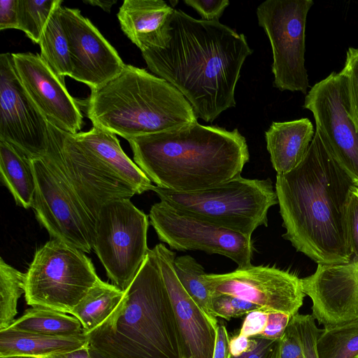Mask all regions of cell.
Masks as SVG:
<instances>
[{
    "mask_svg": "<svg viewBox=\"0 0 358 358\" xmlns=\"http://www.w3.org/2000/svg\"><path fill=\"white\" fill-rule=\"evenodd\" d=\"M0 140L31 159L46 153L49 141L48 121L23 87L9 52L0 55Z\"/></svg>",
    "mask_w": 358,
    "mask_h": 358,
    "instance_id": "15",
    "label": "cell"
},
{
    "mask_svg": "<svg viewBox=\"0 0 358 358\" xmlns=\"http://www.w3.org/2000/svg\"><path fill=\"white\" fill-rule=\"evenodd\" d=\"M127 141L134 162L151 182L176 192L206 189L240 176L250 159L237 129L198 122Z\"/></svg>",
    "mask_w": 358,
    "mask_h": 358,
    "instance_id": "3",
    "label": "cell"
},
{
    "mask_svg": "<svg viewBox=\"0 0 358 358\" xmlns=\"http://www.w3.org/2000/svg\"><path fill=\"white\" fill-rule=\"evenodd\" d=\"M341 72L347 80L351 113L358 127V48H349L344 67Z\"/></svg>",
    "mask_w": 358,
    "mask_h": 358,
    "instance_id": "33",
    "label": "cell"
},
{
    "mask_svg": "<svg viewBox=\"0 0 358 358\" xmlns=\"http://www.w3.org/2000/svg\"><path fill=\"white\" fill-rule=\"evenodd\" d=\"M173 11L163 0H124L117 16L122 31L142 52L167 45Z\"/></svg>",
    "mask_w": 358,
    "mask_h": 358,
    "instance_id": "20",
    "label": "cell"
},
{
    "mask_svg": "<svg viewBox=\"0 0 358 358\" xmlns=\"http://www.w3.org/2000/svg\"><path fill=\"white\" fill-rule=\"evenodd\" d=\"M184 3L194 9L201 20L206 21H219L229 5L228 0H185Z\"/></svg>",
    "mask_w": 358,
    "mask_h": 358,
    "instance_id": "35",
    "label": "cell"
},
{
    "mask_svg": "<svg viewBox=\"0 0 358 358\" xmlns=\"http://www.w3.org/2000/svg\"><path fill=\"white\" fill-rule=\"evenodd\" d=\"M317 352L318 358H355L358 355V324L321 329Z\"/></svg>",
    "mask_w": 358,
    "mask_h": 358,
    "instance_id": "29",
    "label": "cell"
},
{
    "mask_svg": "<svg viewBox=\"0 0 358 358\" xmlns=\"http://www.w3.org/2000/svg\"><path fill=\"white\" fill-rule=\"evenodd\" d=\"M256 338V343L249 351L234 357L229 353L228 358H278L280 341Z\"/></svg>",
    "mask_w": 358,
    "mask_h": 358,
    "instance_id": "39",
    "label": "cell"
},
{
    "mask_svg": "<svg viewBox=\"0 0 358 358\" xmlns=\"http://www.w3.org/2000/svg\"><path fill=\"white\" fill-rule=\"evenodd\" d=\"M88 345L85 334L77 336H49L22 332L11 329L0 331V358L43 357L76 350Z\"/></svg>",
    "mask_w": 358,
    "mask_h": 358,
    "instance_id": "22",
    "label": "cell"
},
{
    "mask_svg": "<svg viewBox=\"0 0 358 358\" xmlns=\"http://www.w3.org/2000/svg\"><path fill=\"white\" fill-rule=\"evenodd\" d=\"M148 217L129 199L105 203L97 215L93 249L108 278L122 291L131 283L150 249Z\"/></svg>",
    "mask_w": 358,
    "mask_h": 358,
    "instance_id": "9",
    "label": "cell"
},
{
    "mask_svg": "<svg viewBox=\"0 0 358 358\" xmlns=\"http://www.w3.org/2000/svg\"><path fill=\"white\" fill-rule=\"evenodd\" d=\"M211 303L216 317H220L227 320L233 317L243 316L253 310L262 309L255 303L229 294L212 296Z\"/></svg>",
    "mask_w": 358,
    "mask_h": 358,
    "instance_id": "32",
    "label": "cell"
},
{
    "mask_svg": "<svg viewBox=\"0 0 358 358\" xmlns=\"http://www.w3.org/2000/svg\"><path fill=\"white\" fill-rule=\"evenodd\" d=\"M315 132L310 120L273 122L265 132L266 149L277 174L287 173L303 160Z\"/></svg>",
    "mask_w": 358,
    "mask_h": 358,
    "instance_id": "21",
    "label": "cell"
},
{
    "mask_svg": "<svg viewBox=\"0 0 358 358\" xmlns=\"http://www.w3.org/2000/svg\"><path fill=\"white\" fill-rule=\"evenodd\" d=\"M252 52L243 34L174 9L167 45L142 56L153 73L182 94L197 117L212 122L236 106L241 70Z\"/></svg>",
    "mask_w": 358,
    "mask_h": 358,
    "instance_id": "1",
    "label": "cell"
},
{
    "mask_svg": "<svg viewBox=\"0 0 358 358\" xmlns=\"http://www.w3.org/2000/svg\"><path fill=\"white\" fill-rule=\"evenodd\" d=\"M1 181L11 193L17 206L32 208L36 177L32 159L12 144L0 140Z\"/></svg>",
    "mask_w": 358,
    "mask_h": 358,
    "instance_id": "23",
    "label": "cell"
},
{
    "mask_svg": "<svg viewBox=\"0 0 358 358\" xmlns=\"http://www.w3.org/2000/svg\"><path fill=\"white\" fill-rule=\"evenodd\" d=\"M292 317L290 315L282 312L268 311L266 327L257 338L280 341Z\"/></svg>",
    "mask_w": 358,
    "mask_h": 358,
    "instance_id": "36",
    "label": "cell"
},
{
    "mask_svg": "<svg viewBox=\"0 0 358 358\" xmlns=\"http://www.w3.org/2000/svg\"><path fill=\"white\" fill-rule=\"evenodd\" d=\"M12 56L23 87L48 121L70 134L78 133L83 117L64 80L52 72L38 54L20 52Z\"/></svg>",
    "mask_w": 358,
    "mask_h": 358,
    "instance_id": "18",
    "label": "cell"
},
{
    "mask_svg": "<svg viewBox=\"0 0 358 358\" xmlns=\"http://www.w3.org/2000/svg\"><path fill=\"white\" fill-rule=\"evenodd\" d=\"M18 0L0 1V29L18 28Z\"/></svg>",
    "mask_w": 358,
    "mask_h": 358,
    "instance_id": "40",
    "label": "cell"
},
{
    "mask_svg": "<svg viewBox=\"0 0 358 358\" xmlns=\"http://www.w3.org/2000/svg\"><path fill=\"white\" fill-rule=\"evenodd\" d=\"M204 282L212 296L229 294L262 309L293 316L303 305L301 278L275 267L250 265L224 274H207Z\"/></svg>",
    "mask_w": 358,
    "mask_h": 358,
    "instance_id": "14",
    "label": "cell"
},
{
    "mask_svg": "<svg viewBox=\"0 0 358 358\" xmlns=\"http://www.w3.org/2000/svg\"><path fill=\"white\" fill-rule=\"evenodd\" d=\"M48 131L46 153L96 221L105 203L152 190L155 185L125 154L115 134L93 126L72 134L49 121Z\"/></svg>",
    "mask_w": 358,
    "mask_h": 358,
    "instance_id": "5",
    "label": "cell"
},
{
    "mask_svg": "<svg viewBox=\"0 0 358 358\" xmlns=\"http://www.w3.org/2000/svg\"><path fill=\"white\" fill-rule=\"evenodd\" d=\"M312 301V315L324 328L358 324V258L340 264H317L301 278Z\"/></svg>",
    "mask_w": 358,
    "mask_h": 358,
    "instance_id": "17",
    "label": "cell"
},
{
    "mask_svg": "<svg viewBox=\"0 0 358 358\" xmlns=\"http://www.w3.org/2000/svg\"><path fill=\"white\" fill-rule=\"evenodd\" d=\"M154 250L173 310L180 336L182 356L213 358L216 329L180 282L173 268L176 254L164 244Z\"/></svg>",
    "mask_w": 358,
    "mask_h": 358,
    "instance_id": "19",
    "label": "cell"
},
{
    "mask_svg": "<svg viewBox=\"0 0 358 358\" xmlns=\"http://www.w3.org/2000/svg\"><path fill=\"white\" fill-rule=\"evenodd\" d=\"M99 280L84 252L51 238L36 251L25 273V301L70 314Z\"/></svg>",
    "mask_w": 358,
    "mask_h": 358,
    "instance_id": "8",
    "label": "cell"
},
{
    "mask_svg": "<svg viewBox=\"0 0 358 358\" xmlns=\"http://www.w3.org/2000/svg\"><path fill=\"white\" fill-rule=\"evenodd\" d=\"M4 358H40V357H38L16 356V357H4Z\"/></svg>",
    "mask_w": 358,
    "mask_h": 358,
    "instance_id": "46",
    "label": "cell"
},
{
    "mask_svg": "<svg viewBox=\"0 0 358 358\" xmlns=\"http://www.w3.org/2000/svg\"><path fill=\"white\" fill-rule=\"evenodd\" d=\"M152 191L172 208L248 236L267 226L268 209L278 203L269 178L240 176L193 192H176L156 185Z\"/></svg>",
    "mask_w": 358,
    "mask_h": 358,
    "instance_id": "7",
    "label": "cell"
},
{
    "mask_svg": "<svg viewBox=\"0 0 358 358\" xmlns=\"http://www.w3.org/2000/svg\"><path fill=\"white\" fill-rule=\"evenodd\" d=\"M109 358H181L182 343L156 255L150 249L115 310L86 334Z\"/></svg>",
    "mask_w": 358,
    "mask_h": 358,
    "instance_id": "4",
    "label": "cell"
},
{
    "mask_svg": "<svg viewBox=\"0 0 358 358\" xmlns=\"http://www.w3.org/2000/svg\"><path fill=\"white\" fill-rule=\"evenodd\" d=\"M355 358H358V355Z\"/></svg>",
    "mask_w": 358,
    "mask_h": 358,
    "instance_id": "48",
    "label": "cell"
},
{
    "mask_svg": "<svg viewBox=\"0 0 358 358\" xmlns=\"http://www.w3.org/2000/svg\"><path fill=\"white\" fill-rule=\"evenodd\" d=\"M345 220L352 258H358V187L354 185L348 193Z\"/></svg>",
    "mask_w": 358,
    "mask_h": 358,
    "instance_id": "34",
    "label": "cell"
},
{
    "mask_svg": "<svg viewBox=\"0 0 358 358\" xmlns=\"http://www.w3.org/2000/svg\"><path fill=\"white\" fill-rule=\"evenodd\" d=\"M90 352L92 358H109L100 352L90 347Z\"/></svg>",
    "mask_w": 358,
    "mask_h": 358,
    "instance_id": "45",
    "label": "cell"
},
{
    "mask_svg": "<svg viewBox=\"0 0 358 358\" xmlns=\"http://www.w3.org/2000/svg\"><path fill=\"white\" fill-rule=\"evenodd\" d=\"M85 106L94 127L126 140L178 129L197 122L198 118L173 85L129 64L107 84L91 91Z\"/></svg>",
    "mask_w": 358,
    "mask_h": 358,
    "instance_id": "6",
    "label": "cell"
},
{
    "mask_svg": "<svg viewBox=\"0 0 358 358\" xmlns=\"http://www.w3.org/2000/svg\"><path fill=\"white\" fill-rule=\"evenodd\" d=\"M303 107L314 116L316 131L358 187V127L350 109L347 80L332 72L306 94Z\"/></svg>",
    "mask_w": 358,
    "mask_h": 358,
    "instance_id": "12",
    "label": "cell"
},
{
    "mask_svg": "<svg viewBox=\"0 0 358 358\" xmlns=\"http://www.w3.org/2000/svg\"><path fill=\"white\" fill-rule=\"evenodd\" d=\"M149 218L158 238L172 249L223 255L233 260L238 268L252 265L251 236L179 212L161 201L152 206Z\"/></svg>",
    "mask_w": 358,
    "mask_h": 358,
    "instance_id": "13",
    "label": "cell"
},
{
    "mask_svg": "<svg viewBox=\"0 0 358 358\" xmlns=\"http://www.w3.org/2000/svg\"><path fill=\"white\" fill-rule=\"evenodd\" d=\"M279 357V356H278Z\"/></svg>",
    "mask_w": 358,
    "mask_h": 358,
    "instance_id": "49",
    "label": "cell"
},
{
    "mask_svg": "<svg viewBox=\"0 0 358 358\" xmlns=\"http://www.w3.org/2000/svg\"><path fill=\"white\" fill-rule=\"evenodd\" d=\"M311 0H266L257 8L259 25L271 43L273 85L280 91L307 94L305 30Z\"/></svg>",
    "mask_w": 358,
    "mask_h": 358,
    "instance_id": "11",
    "label": "cell"
},
{
    "mask_svg": "<svg viewBox=\"0 0 358 358\" xmlns=\"http://www.w3.org/2000/svg\"><path fill=\"white\" fill-rule=\"evenodd\" d=\"M25 292V273L0 259V331L9 328L17 313V302Z\"/></svg>",
    "mask_w": 358,
    "mask_h": 358,
    "instance_id": "28",
    "label": "cell"
},
{
    "mask_svg": "<svg viewBox=\"0 0 358 358\" xmlns=\"http://www.w3.org/2000/svg\"><path fill=\"white\" fill-rule=\"evenodd\" d=\"M40 358H92L89 345L76 350L41 357Z\"/></svg>",
    "mask_w": 358,
    "mask_h": 358,
    "instance_id": "43",
    "label": "cell"
},
{
    "mask_svg": "<svg viewBox=\"0 0 358 358\" xmlns=\"http://www.w3.org/2000/svg\"><path fill=\"white\" fill-rule=\"evenodd\" d=\"M9 329L49 336H77L83 333L80 322L73 315L45 307H32L13 322Z\"/></svg>",
    "mask_w": 358,
    "mask_h": 358,
    "instance_id": "25",
    "label": "cell"
},
{
    "mask_svg": "<svg viewBox=\"0 0 358 358\" xmlns=\"http://www.w3.org/2000/svg\"><path fill=\"white\" fill-rule=\"evenodd\" d=\"M353 183L315 131L301 163L277 174L275 190L282 237L317 264L348 262L345 207Z\"/></svg>",
    "mask_w": 358,
    "mask_h": 358,
    "instance_id": "2",
    "label": "cell"
},
{
    "mask_svg": "<svg viewBox=\"0 0 358 358\" xmlns=\"http://www.w3.org/2000/svg\"><path fill=\"white\" fill-rule=\"evenodd\" d=\"M268 312L260 309L247 314L238 334L248 338L258 337L266 327Z\"/></svg>",
    "mask_w": 358,
    "mask_h": 358,
    "instance_id": "38",
    "label": "cell"
},
{
    "mask_svg": "<svg viewBox=\"0 0 358 358\" xmlns=\"http://www.w3.org/2000/svg\"><path fill=\"white\" fill-rule=\"evenodd\" d=\"M256 343V338L238 334L229 339V355L237 357L250 350Z\"/></svg>",
    "mask_w": 358,
    "mask_h": 358,
    "instance_id": "42",
    "label": "cell"
},
{
    "mask_svg": "<svg viewBox=\"0 0 358 358\" xmlns=\"http://www.w3.org/2000/svg\"><path fill=\"white\" fill-rule=\"evenodd\" d=\"M117 2L116 0L99 1V0H85L83 3L90 4L93 6H99L104 11L110 13L113 4Z\"/></svg>",
    "mask_w": 358,
    "mask_h": 358,
    "instance_id": "44",
    "label": "cell"
},
{
    "mask_svg": "<svg viewBox=\"0 0 358 358\" xmlns=\"http://www.w3.org/2000/svg\"><path fill=\"white\" fill-rule=\"evenodd\" d=\"M62 4L52 13L41 37V57L62 80L71 76V63L68 38L61 19Z\"/></svg>",
    "mask_w": 358,
    "mask_h": 358,
    "instance_id": "26",
    "label": "cell"
},
{
    "mask_svg": "<svg viewBox=\"0 0 358 358\" xmlns=\"http://www.w3.org/2000/svg\"><path fill=\"white\" fill-rule=\"evenodd\" d=\"M32 164L36 182L32 208L38 222L51 238L90 253L96 220L49 155L33 159Z\"/></svg>",
    "mask_w": 358,
    "mask_h": 358,
    "instance_id": "10",
    "label": "cell"
},
{
    "mask_svg": "<svg viewBox=\"0 0 358 358\" xmlns=\"http://www.w3.org/2000/svg\"><path fill=\"white\" fill-rule=\"evenodd\" d=\"M61 19L69 41L71 78L94 91L120 73L125 64L117 50L80 10L62 6Z\"/></svg>",
    "mask_w": 358,
    "mask_h": 358,
    "instance_id": "16",
    "label": "cell"
},
{
    "mask_svg": "<svg viewBox=\"0 0 358 358\" xmlns=\"http://www.w3.org/2000/svg\"><path fill=\"white\" fill-rule=\"evenodd\" d=\"M175 273L182 286L217 328V320L211 303V296L204 282L203 267L189 255L180 256L173 262Z\"/></svg>",
    "mask_w": 358,
    "mask_h": 358,
    "instance_id": "27",
    "label": "cell"
},
{
    "mask_svg": "<svg viewBox=\"0 0 358 358\" xmlns=\"http://www.w3.org/2000/svg\"><path fill=\"white\" fill-rule=\"evenodd\" d=\"M61 0H18V28L34 43H39L44 29Z\"/></svg>",
    "mask_w": 358,
    "mask_h": 358,
    "instance_id": "30",
    "label": "cell"
},
{
    "mask_svg": "<svg viewBox=\"0 0 358 358\" xmlns=\"http://www.w3.org/2000/svg\"><path fill=\"white\" fill-rule=\"evenodd\" d=\"M229 345V338L226 327L223 324H218L216 329V340L213 358H228Z\"/></svg>",
    "mask_w": 358,
    "mask_h": 358,
    "instance_id": "41",
    "label": "cell"
},
{
    "mask_svg": "<svg viewBox=\"0 0 358 358\" xmlns=\"http://www.w3.org/2000/svg\"><path fill=\"white\" fill-rule=\"evenodd\" d=\"M278 358H305L296 330L292 320L280 340Z\"/></svg>",
    "mask_w": 358,
    "mask_h": 358,
    "instance_id": "37",
    "label": "cell"
},
{
    "mask_svg": "<svg viewBox=\"0 0 358 358\" xmlns=\"http://www.w3.org/2000/svg\"><path fill=\"white\" fill-rule=\"evenodd\" d=\"M124 291L101 279L71 310L86 335L106 321L122 301Z\"/></svg>",
    "mask_w": 358,
    "mask_h": 358,
    "instance_id": "24",
    "label": "cell"
},
{
    "mask_svg": "<svg viewBox=\"0 0 358 358\" xmlns=\"http://www.w3.org/2000/svg\"><path fill=\"white\" fill-rule=\"evenodd\" d=\"M303 350L305 358H318L317 341L320 334L312 315L296 314L291 318Z\"/></svg>",
    "mask_w": 358,
    "mask_h": 358,
    "instance_id": "31",
    "label": "cell"
},
{
    "mask_svg": "<svg viewBox=\"0 0 358 358\" xmlns=\"http://www.w3.org/2000/svg\"><path fill=\"white\" fill-rule=\"evenodd\" d=\"M181 358H187V357H185V356H182Z\"/></svg>",
    "mask_w": 358,
    "mask_h": 358,
    "instance_id": "47",
    "label": "cell"
}]
</instances>
